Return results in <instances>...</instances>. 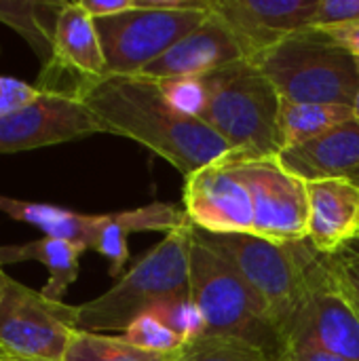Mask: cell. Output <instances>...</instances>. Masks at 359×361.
Here are the masks:
<instances>
[{"mask_svg":"<svg viewBox=\"0 0 359 361\" xmlns=\"http://www.w3.org/2000/svg\"><path fill=\"white\" fill-rule=\"evenodd\" d=\"M70 93L99 118L110 135L146 146L184 178L231 157L226 142L203 121L180 114L154 78L142 74L76 76Z\"/></svg>","mask_w":359,"mask_h":361,"instance_id":"1","label":"cell"},{"mask_svg":"<svg viewBox=\"0 0 359 361\" xmlns=\"http://www.w3.org/2000/svg\"><path fill=\"white\" fill-rule=\"evenodd\" d=\"M193 224L167 233L102 296L76 307V330L125 332L138 317L193 300L188 256Z\"/></svg>","mask_w":359,"mask_h":361,"instance_id":"2","label":"cell"},{"mask_svg":"<svg viewBox=\"0 0 359 361\" xmlns=\"http://www.w3.org/2000/svg\"><path fill=\"white\" fill-rule=\"evenodd\" d=\"M190 296L199 307L205 330L199 338H231L260 349L271 361L286 357V343L260 300L218 252L190 239Z\"/></svg>","mask_w":359,"mask_h":361,"instance_id":"3","label":"cell"},{"mask_svg":"<svg viewBox=\"0 0 359 361\" xmlns=\"http://www.w3.org/2000/svg\"><path fill=\"white\" fill-rule=\"evenodd\" d=\"M207 108L203 123L239 159H264L281 152V97L271 80L248 59L203 78Z\"/></svg>","mask_w":359,"mask_h":361,"instance_id":"4","label":"cell"},{"mask_svg":"<svg viewBox=\"0 0 359 361\" xmlns=\"http://www.w3.org/2000/svg\"><path fill=\"white\" fill-rule=\"evenodd\" d=\"M252 63L284 102L341 106L355 102L358 59L322 27H307L284 38Z\"/></svg>","mask_w":359,"mask_h":361,"instance_id":"5","label":"cell"},{"mask_svg":"<svg viewBox=\"0 0 359 361\" xmlns=\"http://www.w3.org/2000/svg\"><path fill=\"white\" fill-rule=\"evenodd\" d=\"M193 235L233 264L264 307L288 349L305 307V286L290 245L243 233L212 235L195 226Z\"/></svg>","mask_w":359,"mask_h":361,"instance_id":"6","label":"cell"},{"mask_svg":"<svg viewBox=\"0 0 359 361\" xmlns=\"http://www.w3.org/2000/svg\"><path fill=\"white\" fill-rule=\"evenodd\" d=\"M76 332V307L8 277L0 290V360L61 361Z\"/></svg>","mask_w":359,"mask_h":361,"instance_id":"7","label":"cell"},{"mask_svg":"<svg viewBox=\"0 0 359 361\" xmlns=\"http://www.w3.org/2000/svg\"><path fill=\"white\" fill-rule=\"evenodd\" d=\"M212 11V0L199 8L163 11L138 4L127 13L95 19L106 59V74H140L178 40L199 27Z\"/></svg>","mask_w":359,"mask_h":361,"instance_id":"8","label":"cell"},{"mask_svg":"<svg viewBox=\"0 0 359 361\" xmlns=\"http://www.w3.org/2000/svg\"><path fill=\"white\" fill-rule=\"evenodd\" d=\"M288 245L305 286L303 317L290 343L307 338L330 353L359 361V319L341 294L326 254L317 252L307 239Z\"/></svg>","mask_w":359,"mask_h":361,"instance_id":"9","label":"cell"},{"mask_svg":"<svg viewBox=\"0 0 359 361\" xmlns=\"http://www.w3.org/2000/svg\"><path fill=\"white\" fill-rule=\"evenodd\" d=\"M235 173L245 184L254 207V235L288 245L307 239L309 201L307 184L286 171L277 157H229Z\"/></svg>","mask_w":359,"mask_h":361,"instance_id":"10","label":"cell"},{"mask_svg":"<svg viewBox=\"0 0 359 361\" xmlns=\"http://www.w3.org/2000/svg\"><path fill=\"white\" fill-rule=\"evenodd\" d=\"M97 133H108V129L74 93L40 89L32 104L0 116V154L36 150Z\"/></svg>","mask_w":359,"mask_h":361,"instance_id":"11","label":"cell"},{"mask_svg":"<svg viewBox=\"0 0 359 361\" xmlns=\"http://www.w3.org/2000/svg\"><path fill=\"white\" fill-rule=\"evenodd\" d=\"M184 214L188 222L212 235H254L252 197L226 159L184 178Z\"/></svg>","mask_w":359,"mask_h":361,"instance_id":"12","label":"cell"},{"mask_svg":"<svg viewBox=\"0 0 359 361\" xmlns=\"http://www.w3.org/2000/svg\"><path fill=\"white\" fill-rule=\"evenodd\" d=\"M212 11L252 61L284 38L313 27L317 0H212Z\"/></svg>","mask_w":359,"mask_h":361,"instance_id":"13","label":"cell"},{"mask_svg":"<svg viewBox=\"0 0 359 361\" xmlns=\"http://www.w3.org/2000/svg\"><path fill=\"white\" fill-rule=\"evenodd\" d=\"M243 59V49L239 47L233 32L214 11H209L207 19L199 27L178 40L140 74L154 80L205 78Z\"/></svg>","mask_w":359,"mask_h":361,"instance_id":"14","label":"cell"},{"mask_svg":"<svg viewBox=\"0 0 359 361\" xmlns=\"http://www.w3.org/2000/svg\"><path fill=\"white\" fill-rule=\"evenodd\" d=\"M307 184V241L322 254H334L359 237V180L334 178Z\"/></svg>","mask_w":359,"mask_h":361,"instance_id":"15","label":"cell"},{"mask_svg":"<svg viewBox=\"0 0 359 361\" xmlns=\"http://www.w3.org/2000/svg\"><path fill=\"white\" fill-rule=\"evenodd\" d=\"M277 161L303 182L334 178L359 180V118H351L309 142L281 150Z\"/></svg>","mask_w":359,"mask_h":361,"instance_id":"16","label":"cell"},{"mask_svg":"<svg viewBox=\"0 0 359 361\" xmlns=\"http://www.w3.org/2000/svg\"><path fill=\"white\" fill-rule=\"evenodd\" d=\"M47 68L97 78L106 74V59L95 30V19L80 2H66L55 30L53 61ZM44 70V68H42Z\"/></svg>","mask_w":359,"mask_h":361,"instance_id":"17","label":"cell"},{"mask_svg":"<svg viewBox=\"0 0 359 361\" xmlns=\"http://www.w3.org/2000/svg\"><path fill=\"white\" fill-rule=\"evenodd\" d=\"M85 252V245L57 237H40L19 245H0V267L28 260L40 262L49 271V281L40 292L51 300H61L80 275V256Z\"/></svg>","mask_w":359,"mask_h":361,"instance_id":"18","label":"cell"},{"mask_svg":"<svg viewBox=\"0 0 359 361\" xmlns=\"http://www.w3.org/2000/svg\"><path fill=\"white\" fill-rule=\"evenodd\" d=\"M0 212L11 216L17 222L38 228L40 233H44V237L66 239V241L85 245L87 250L93 247V239H95L97 224H99V216L76 214V212L55 207L49 203L21 201V199H13L4 195H0Z\"/></svg>","mask_w":359,"mask_h":361,"instance_id":"19","label":"cell"},{"mask_svg":"<svg viewBox=\"0 0 359 361\" xmlns=\"http://www.w3.org/2000/svg\"><path fill=\"white\" fill-rule=\"evenodd\" d=\"M66 2L40 0H0V23L15 30L40 59L42 68L53 61V42L57 19Z\"/></svg>","mask_w":359,"mask_h":361,"instance_id":"20","label":"cell"},{"mask_svg":"<svg viewBox=\"0 0 359 361\" xmlns=\"http://www.w3.org/2000/svg\"><path fill=\"white\" fill-rule=\"evenodd\" d=\"M355 118L353 106L341 104H294L279 106V140L281 150L309 142L347 121Z\"/></svg>","mask_w":359,"mask_h":361,"instance_id":"21","label":"cell"},{"mask_svg":"<svg viewBox=\"0 0 359 361\" xmlns=\"http://www.w3.org/2000/svg\"><path fill=\"white\" fill-rule=\"evenodd\" d=\"M180 353L182 349L176 353H152L127 343L123 336L76 330L61 361H178Z\"/></svg>","mask_w":359,"mask_h":361,"instance_id":"22","label":"cell"},{"mask_svg":"<svg viewBox=\"0 0 359 361\" xmlns=\"http://www.w3.org/2000/svg\"><path fill=\"white\" fill-rule=\"evenodd\" d=\"M178 361H271L260 349L231 338H197L182 347Z\"/></svg>","mask_w":359,"mask_h":361,"instance_id":"23","label":"cell"},{"mask_svg":"<svg viewBox=\"0 0 359 361\" xmlns=\"http://www.w3.org/2000/svg\"><path fill=\"white\" fill-rule=\"evenodd\" d=\"M121 336L127 343L152 353H176L186 345L157 313L138 317Z\"/></svg>","mask_w":359,"mask_h":361,"instance_id":"24","label":"cell"},{"mask_svg":"<svg viewBox=\"0 0 359 361\" xmlns=\"http://www.w3.org/2000/svg\"><path fill=\"white\" fill-rule=\"evenodd\" d=\"M123 228L131 233H146V231H159V233H174L188 224V218L184 212H180L174 205L167 203H148L138 209L116 212Z\"/></svg>","mask_w":359,"mask_h":361,"instance_id":"25","label":"cell"},{"mask_svg":"<svg viewBox=\"0 0 359 361\" xmlns=\"http://www.w3.org/2000/svg\"><path fill=\"white\" fill-rule=\"evenodd\" d=\"M127 237H129V233L123 228L118 214H102L99 216V224H97V233H95L91 250H95L110 262L108 273L112 277H118L129 260Z\"/></svg>","mask_w":359,"mask_h":361,"instance_id":"26","label":"cell"},{"mask_svg":"<svg viewBox=\"0 0 359 361\" xmlns=\"http://www.w3.org/2000/svg\"><path fill=\"white\" fill-rule=\"evenodd\" d=\"M336 286L359 319V237L334 254H326Z\"/></svg>","mask_w":359,"mask_h":361,"instance_id":"27","label":"cell"},{"mask_svg":"<svg viewBox=\"0 0 359 361\" xmlns=\"http://www.w3.org/2000/svg\"><path fill=\"white\" fill-rule=\"evenodd\" d=\"M165 99L184 116L203 118L207 108V87L203 78H167L159 80Z\"/></svg>","mask_w":359,"mask_h":361,"instance_id":"28","label":"cell"},{"mask_svg":"<svg viewBox=\"0 0 359 361\" xmlns=\"http://www.w3.org/2000/svg\"><path fill=\"white\" fill-rule=\"evenodd\" d=\"M184 343H193L197 341L203 330H205V322L203 315L199 311V307L193 300H184L178 305H171L167 309H163L161 313H157Z\"/></svg>","mask_w":359,"mask_h":361,"instance_id":"29","label":"cell"},{"mask_svg":"<svg viewBox=\"0 0 359 361\" xmlns=\"http://www.w3.org/2000/svg\"><path fill=\"white\" fill-rule=\"evenodd\" d=\"M359 23V0H317L313 27Z\"/></svg>","mask_w":359,"mask_h":361,"instance_id":"30","label":"cell"},{"mask_svg":"<svg viewBox=\"0 0 359 361\" xmlns=\"http://www.w3.org/2000/svg\"><path fill=\"white\" fill-rule=\"evenodd\" d=\"M40 89L17 78L0 76V116L11 114L38 97Z\"/></svg>","mask_w":359,"mask_h":361,"instance_id":"31","label":"cell"},{"mask_svg":"<svg viewBox=\"0 0 359 361\" xmlns=\"http://www.w3.org/2000/svg\"><path fill=\"white\" fill-rule=\"evenodd\" d=\"M286 360L288 361H353L343 357V355H336V353H330L326 349H322L320 345H315L313 341H307V338H296L288 345L286 349Z\"/></svg>","mask_w":359,"mask_h":361,"instance_id":"32","label":"cell"},{"mask_svg":"<svg viewBox=\"0 0 359 361\" xmlns=\"http://www.w3.org/2000/svg\"><path fill=\"white\" fill-rule=\"evenodd\" d=\"M80 4L93 19H104L131 11L135 0H80Z\"/></svg>","mask_w":359,"mask_h":361,"instance_id":"33","label":"cell"},{"mask_svg":"<svg viewBox=\"0 0 359 361\" xmlns=\"http://www.w3.org/2000/svg\"><path fill=\"white\" fill-rule=\"evenodd\" d=\"M326 34H330L336 42H341L345 49H349L355 57H359V23L351 25H332V27H322Z\"/></svg>","mask_w":359,"mask_h":361,"instance_id":"34","label":"cell"},{"mask_svg":"<svg viewBox=\"0 0 359 361\" xmlns=\"http://www.w3.org/2000/svg\"><path fill=\"white\" fill-rule=\"evenodd\" d=\"M358 59V74H359V57ZM353 112H355V118H359V87H358V95H355V102H353Z\"/></svg>","mask_w":359,"mask_h":361,"instance_id":"35","label":"cell"},{"mask_svg":"<svg viewBox=\"0 0 359 361\" xmlns=\"http://www.w3.org/2000/svg\"><path fill=\"white\" fill-rule=\"evenodd\" d=\"M6 279H8V275H6V273H4V269L0 267V290H2V286H4V281H6Z\"/></svg>","mask_w":359,"mask_h":361,"instance_id":"36","label":"cell"},{"mask_svg":"<svg viewBox=\"0 0 359 361\" xmlns=\"http://www.w3.org/2000/svg\"><path fill=\"white\" fill-rule=\"evenodd\" d=\"M277 361H288V360H286V357H284V360H277Z\"/></svg>","mask_w":359,"mask_h":361,"instance_id":"37","label":"cell"},{"mask_svg":"<svg viewBox=\"0 0 359 361\" xmlns=\"http://www.w3.org/2000/svg\"><path fill=\"white\" fill-rule=\"evenodd\" d=\"M0 361H11V360H0Z\"/></svg>","mask_w":359,"mask_h":361,"instance_id":"38","label":"cell"}]
</instances>
